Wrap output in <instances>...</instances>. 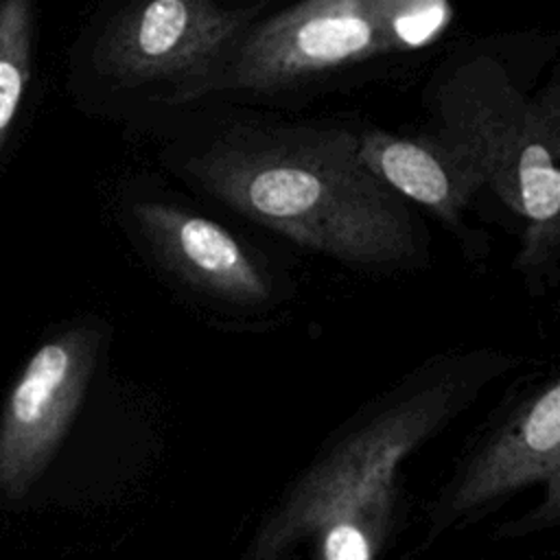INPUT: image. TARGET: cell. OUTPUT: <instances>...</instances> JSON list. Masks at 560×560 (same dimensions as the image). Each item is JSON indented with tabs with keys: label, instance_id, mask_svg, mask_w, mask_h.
Returning a JSON list of instances; mask_svg holds the SVG:
<instances>
[{
	"label": "cell",
	"instance_id": "cell-1",
	"mask_svg": "<svg viewBox=\"0 0 560 560\" xmlns=\"http://www.w3.org/2000/svg\"><path fill=\"white\" fill-rule=\"evenodd\" d=\"M166 120L158 158L206 199L361 273L429 265L424 221L359 160L354 129L228 112Z\"/></svg>",
	"mask_w": 560,
	"mask_h": 560
},
{
	"label": "cell",
	"instance_id": "cell-2",
	"mask_svg": "<svg viewBox=\"0 0 560 560\" xmlns=\"http://www.w3.org/2000/svg\"><path fill=\"white\" fill-rule=\"evenodd\" d=\"M516 363L492 348L444 352L368 400L287 486L241 560H291L306 545L317 560H376L394 532L405 459Z\"/></svg>",
	"mask_w": 560,
	"mask_h": 560
},
{
	"label": "cell",
	"instance_id": "cell-3",
	"mask_svg": "<svg viewBox=\"0 0 560 560\" xmlns=\"http://www.w3.org/2000/svg\"><path fill=\"white\" fill-rule=\"evenodd\" d=\"M429 131L466 147L486 190L518 225L514 271L532 295L558 282L560 260V79L534 96L488 50L446 59L424 88Z\"/></svg>",
	"mask_w": 560,
	"mask_h": 560
},
{
	"label": "cell",
	"instance_id": "cell-4",
	"mask_svg": "<svg viewBox=\"0 0 560 560\" xmlns=\"http://www.w3.org/2000/svg\"><path fill=\"white\" fill-rule=\"evenodd\" d=\"M446 0H304L262 13L210 103H287L416 59L453 26Z\"/></svg>",
	"mask_w": 560,
	"mask_h": 560
},
{
	"label": "cell",
	"instance_id": "cell-5",
	"mask_svg": "<svg viewBox=\"0 0 560 560\" xmlns=\"http://www.w3.org/2000/svg\"><path fill=\"white\" fill-rule=\"evenodd\" d=\"M269 2L133 0L92 37L88 68L116 107L162 122L210 103Z\"/></svg>",
	"mask_w": 560,
	"mask_h": 560
},
{
	"label": "cell",
	"instance_id": "cell-6",
	"mask_svg": "<svg viewBox=\"0 0 560 560\" xmlns=\"http://www.w3.org/2000/svg\"><path fill=\"white\" fill-rule=\"evenodd\" d=\"M529 486L545 501L525 518L497 529L523 536L560 518V381L556 372L525 383L497 409L429 508L427 540L468 525Z\"/></svg>",
	"mask_w": 560,
	"mask_h": 560
},
{
	"label": "cell",
	"instance_id": "cell-7",
	"mask_svg": "<svg viewBox=\"0 0 560 560\" xmlns=\"http://www.w3.org/2000/svg\"><path fill=\"white\" fill-rule=\"evenodd\" d=\"M125 217L149 265L210 313L271 315L293 295V287L258 247L164 190L133 195Z\"/></svg>",
	"mask_w": 560,
	"mask_h": 560
},
{
	"label": "cell",
	"instance_id": "cell-8",
	"mask_svg": "<svg viewBox=\"0 0 560 560\" xmlns=\"http://www.w3.org/2000/svg\"><path fill=\"white\" fill-rule=\"evenodd\" d=\"M105 332L70 326L42 343L0 413V490L22 499L55 457L79 413Z\"/></svg>",
	"mask_w": 560,
	"mask_h": 560
},
{
	"label": "cell",
	"instance_id": "cell-9",
	"mask_svg": "<svg viewBox=\"0 0 560 560\" xmlns=\"http://www.w3.org/2000/svg\"><path fill=\"white\" fill-rule=\"evenodd\" d=\"M359 160L411 208L433 214L457 241L470 262L490 254L488 234L468 225L466 212L486 177L472 153L435 131L416 136L394 133L378 127L354 129Z\"/></svg>",
	"mask_w": 560,
	"mask_h": 560
},
{
	"label": "cell",
	"instance_id": "cell-10",
	"mask_svg": "<svg viewBox=\"0 0 560 560\" xmlns=\"http://www.w3.org/2000/svg\"><path fill=\"white\" fill-rule=\"evenodd\" d=\"M33 22L28 0L0 2V149L31 79Z\"/></svg>",
	"mask_w": 560,
	"mask_h": 560
}]
</instances>
